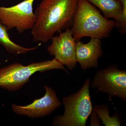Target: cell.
Listing matches in <instances>:
<instances>
[{
  "instance_id": "obj_9",
  "label": "cell",
  "mask_w": 126,
  "mask_h": 126,
  "mask_svg": "<svg viewBox=\"0 0 126 126\" xmlns=\"http://www.w3.org/2000/svg\"><path fill=\"white\" fill-rule=\"evenodd\" d=\"M75 55L77 62L83 70L98 66V59L103 55L101 40L91 38L89 42L84 44L76 41Z\"/></svg>"
},
{
  "instance_id": "obj_7",
  "label": "cell",
  "mask_w": 126,
  "mask_h": 126,
  "mask_svg": "<svg viewBox=\"0 0 126 126\" xmlns=\"http://www.w3.org/2000/svg\"><path fill=\"white\" fill-rule=\"evenodd\" d=\"M52 44L47 48L50 55L70 70L77 67L76 59V41L70 28L59 33L58 35L54 36L51 39Z\"/></svg>"
},
{
  "instance_id": "obj_10",
  "label": "cell",
  "mask_w": 126,
  "mask_h": 126,
  "mask_svg": "<svg viewBox=\"0 0 126 126\" xmlns=\"http://www.w3.org/2000/svg\"><path fill=\"white\" fill-rule=\"evenodd\" d=\"M97 7L107 19H114L115 27L122 34L126 33V9L118 0H87Z\"/></svg>"
},
{
  "instance_id": "obj_4",
  "label": "cell",
  "mask_w": 126,
  "mask_h": 126,
  "mask_svg": "<svg viewBox=\"0 0 126 126\" xmlns=\"http://www.w3.org/2000/svg\"><path fill=\"white\" fill-rule=\"evenodd\" d=\"M90 83V79H87L78 92L63 98L64 113L54 118L53 126H86L93 108L89 92Z\"/></svg>"
},
{
  "instance_id": "obj_12",
  "label": "cell",
  "mask_w": 126,
  "mask_h": 126,
  "mask_svg": "<svg viewBox=\"0 0 126 126\" xmlns=\"http://www.w3.org/2000/svg\"><path fill=\"white\" fill-rule=\"evenodd\" d=\"M93 109L96 113L99 119L102 120V125H104L106 126H121L120 119L116 115L110 116L109 108L106 104L94 106Z\"/></svg>"
},
{
  "instance_id": "obj_14",
  "label": "cell",
  "mask_w": 126,
  "mask_h": 126,
  "mask_svg": "<svg viewBox=\"0 0 126 126\" xmlns=\"http://www.w3.org/2000/svg\"><path fill=\"white\" fill-rule=\"evenodd\" d=\"M121 2L124 9H126V0H118Z\"/></svg>"
},
{
  "instance_id": "obj_3",
  "label": "cell",
  "mask_w": 126,
  "mask_h": 126,
  "mask_svg": "<svg viewBox=\"0 0 126 126\" xmlns=\"http://www.w3.org/2000/svg\"><path fill=\"white\" fill-rule=\"evenodd\" d=\"M56 69H62L69 74L64 65L55 58L27 65L13 63L0 68V87L10 92L17 91L30 81V78L35 73Z\"/></svg>"
},
{
  "instance_id": "obj_1",
  "label": "cell",
  "mask_w": 126,
  "mask_h": 126,
  "mask_svg": "<svg viewBox=\"0 0 126 126\" xmlns=\"http://www.w3.org/2000/svg\"><path fill=\"white\" fill-rule=\"evenodd\" d=\"M78 0H43L34 12L36 21L31 30L35 42L47 43L56 33L72 27Z\"/></svg>"
},
{
  "instance_id": "obj_11",
  "label": "cell",
  "mask_w": 126,
  "mask_h": 126,
  "mask_svg": "<svg viewBox=\"0 0 126 126\" xmlns=\"http://www.w3.org/2000/svg\"><path fill=\"white\" fill-rule=\"evenodd\" d=\"M8 30L4 25L0 22V45L2 46L7 52L11 54H26L29 51L36 49L41 43L36 47L26 48L14 43L10 38Z\"/></svg>"
},
{
  "instance_id": "obj_6",
  "label": "cell",
  "mask_w": 126,
  "mask_h": 126,
  "mask_svg": "<svg viewBox=\"0 0 126 126\" xmlns=\"http://www.w3.org/2000/svg\"><path fill=\"white\" fill-rule=\"evenodd\" d=\"M91 87L107 93L110 101L112 97L126 101V71L120 70L116 64L110 65L96 73Z\"/></svg>"
},
{
  "instance_id": "obj_5",
  "label": "cell",
  "mask_w": 126,
  "mask_h": 126,
  "mask_svg": "<svg viewBox=\"0 0 126 126\" xmlns=\"http://www.w3.org/2000/svg\"><path fill=\"white\" fill-rule=\"evenodd\" d=\"M35 0H24L11 7L0 6V22L8 30L15 29L20 34L31 30L36 21L33 10Z\"/></svg>"
},
{
  "instance_id": "obj_2",
  "label": "cell",
  "mask_w": 126,
  "mask_h": 126,
  "mask_svg": "<svg viewBox=\"0 0 126 126\" xmlns=\"http://www.w3.org/2000/svg\"><path fill=\"white\" fill-rule=\"evenodd\" d=\"M71 27L70 31L76 41L84 37L101 40L110 36L115 22L102 15L87 0H78Z\"/></svg>"
},
{
  "instance_id": "obj_8",
  "label": "cell",
  "mask_w": 126,
  "mask_h": 126,
  "mask_svg": "<svg viewBox=\"0 0 126 126\" xmlns=\"http://www.w3.org/2000/svg\"><path fill=\"white\" fill-rule=\"evenodd\" d=\"M45 95L39 99H35L32 103L26 106L12 104L13 111L19 115H25L31 118H38L49 115L61 106L55 91L50 87L45 85Z\"/></svg>"
},
{
  "instance_id": "obj_13",
  "label": "cell",
  "mask_w": 126,
  "mask_h": 126,
  "mask_svg": "<svg viewBox=\"0 0 126 126\" xmlns=\"http://www.w3.org/2000/svg\"><path fill=\"white\" fill-rule=\"evenodd\" d=\"M90 115L91 116L90 119V126H100L99 124L100 119H99L96 113L93 109Z\"/></svg>"
}]
</instances>
